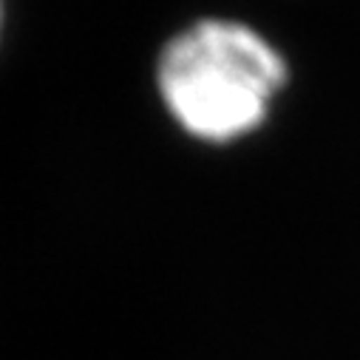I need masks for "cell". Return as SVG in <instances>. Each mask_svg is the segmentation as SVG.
Returning <instances> with one entry per match:
<instances>
[{
	"mask_svg": "<svg viewBox=\"0 0 360 360\" xmlns=\"http://www.w3.org/2000/svg\"><path fill=\"white\" fill-rule=\"evenodd\" d=\"M156 74L176 122L210 142L252 131L287 82L281 54L258 32L233 20H202L176 34Z\"/></svg>",
	"mask_w": 360,
	"mask_h": 360,
	"instance_id": "6da1fadb",
	"label": "cell"
},
{
	"mask_svg": "<svg viewBox=\"0 0 360 360\" xmlns=\"http://www.w3.org/2000/svg\"><path fill=\"white\" fill-rule=\"evenodd\" d=\"M4 15H6V0H0V32H4Z\"/></svg>",
	"mask_w": 360,
	"mask_h": 360,
	"instance_id": "7a4b0ae2",
	"label": "cell"
}]
</instances>
